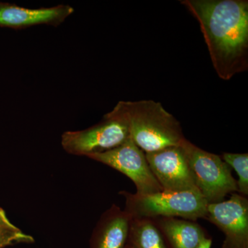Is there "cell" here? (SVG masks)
Instances as JSON below:
<instances>
[{"mask_svg":"<svg viewBox=\"0 0 248 248\" xmlns=\"http://www.w3.org/2000/svg\"><path fill=\"white\" fill-rule=\"evenodd\" d=\"M186 148L197 190L208 203L221 202L228 194L238 191L231 168L221 157L189 141Z\"/></svg>","mask_w":248,"mask_h":248,"instance_id":"5","label":"cell"},{"mask_svg":"<svg viewBox=\"0 0 248 248\" xmlns=\"http://www.w3.org/2000/svg\"><path fill=\"white\" fill-rule=\"evenodd\" d=\"M222 159L237 173L238 191L246 197L248 195V154L223 153Z\"/></svg>","mask_w":248,"mask_h":248,"instance_id":"13","label":"cell"},{"mask_svg":"<svg viewBox=\"0 0 248 248\" xmlns=\"http://www.w3.org/2000/svg\"><path fill=\"white\" fill-rule=\"evenodd\" d=\"M122 102L128 117L130 138L145 153L181 146L186 141L180 123L161 103Z\"/></svg>","mask_w":248,"mask_h":248,"instance_id":"2","label":"cell"},{"mask_svg":"<svg viewBox=\"0 0 248 248\" xmlns=\"http://www.w3.org/2000/svg\"><path fill=\"white\" fill-rule=\"evenodd\" d=\"M197 19L217 75L230 80L248 68L247 0H183Z\"/></svg>","mask_w":248,"mask_h":248,"instance_id":"1","label":"cell"},{"mask_svg":"<svg viewBox=\"0 0 248 248\" xmlns=\"http://www.w3.org/2000/svg\"><path fill=\"white\" fill-rule=\"evenodd\" d=\"M87 157L107 165L130 178L136 186L137 194L148 195L163 191L152 172L146 154L131 138L120 146Z\"/></svg>","mask_w":248,"mask_h":248,"instance_id":"6","label":"cell"},{"mask_svg":"<svg viewBox=\"0 0 248 248\" xmlns=\"http://www.w3.org/2000/svg\"><path fill=\"white\" fill-rule=\"evenodd\" d=\"M212 243H213L212 239L206 237L202 241L198 248H211Z\"/></svg>","mask_w":248,"mask_h":248,"instance_id":"16","label":"cell"},{"mask_svg":"<svg viewBox=\"0 0 248 248\" xmlns=\"http://www.w3.org/2000/svg\"><path fill=\"white\" fill-rule=\"evenodd\" d=\"M126 198V210L133 218H173L182 217L195 220L205 218L208 203L198 191H161L148 195L129 194L124 192Z\"/></svg>","mask_w":248,"mask_h":248,"instance_id":"4","label":"cell"},{"mask_svg":"<svg viewBox=\"0 0 248 248\" xmlns=\"http://www.w3.org/2000/svg\"><path fill=\"white\" fill-rule=\"evenodd\" d=\"M205 218L226 235L223 248H248V202L244 196L208 203Z\"/></svg>","mask_w":248,"mask_h":248,"instance_id":"8","label":"cell"},{"mask_svg":"<svg viewBox=\"0 0 248 248\" xmlns=\"http://www.w3.org/2000/svg\"><path fill=\"white\" fill-rule=\"evenodd\" d=\"M35 241L31 235L22 233L14 236H1L0 235V248L6 247L14 244H31Z\"/></svg>","mask_w":248,"mask_h":248,"instance_id":"15","label":"cell"},{"mask_svg":"<svg viewBox=\"0 0 248 248\" xmlns=\"http://www.w3.org/2000/svg\"><path fill=\"white\" fill-rule=\"evenodd\" d=\"M130 138L128 117L121 101L99 124L84 130L63 133L61 143L69 154L89 156L114 149Z\"/></svg>","mask_w":248,"mask_h":248,"instance_id":"3","label":"cell"},{"mask_svg":"<svg viewBox=\"0 0 248 248\" xmlns=\"http://www.w3.org/2000/svg\"><path fill=\"white\" fill-rule=\"evenodd\" d=\"M133 217L112 207L101 218L93 235L91 248H126Z\"/></svg>","mask_w":248,"mask_h":248,"instance_id":"10","label":"cell"},{"mask_svg":"<svg viewBox=\"0 0 248 248\" xmlns=\"http://www.w3.org/2000/svg\"><path fill=\"white\" fill-rule=\"evenodd\" d=\"M126 248H128V247H126Z\"/></svg>","mask_w":248,"mask_h":248,"instance_id":"17","label":"cell"},{"mask_svg":"<svg viewBox=\"0 0 248 248\" xmlns=\"http://www.w3.org/2000/svg\"><path fill=\"white\" fill-rule=\"evenodd\" d=\"M23 233L17 227L9 221L6 213L0 208V235L1 236H14Z\"/></svg>","mask_w":248,"mask_h":248,"instance_id":"14","label":"cell"},{"mask_svg":"<svg viewBox=\"0 0 248 248\" xmlns=\"http://www.w3.org/2000/svg\"><path fill=\"white\" fill-rule=\"evenodd\" d=\"M74 11L73 7L66 4L30 9L0 2V27L22 29L43 24L58 27L74 14Z\"/></svg>","mask_w":248,"mask_h":248,"instance_id":"9","label":"cell"},{"mask_svg":"<svg viewBox=\"0 0 248 248\" xmlns=\"http://www.w3.org/2000/svg\"><path fill=\"white\" fill-rule=\"evenodd\" d=\"M187 141L186 140L181 146L145 153L151 171L163 190L198 191L186 148Z\"/></svg>","mask_w":248,"mask_h":248,"instance_id":"7","label":"cell"},{"mask_svg":"<svg viewBox=\"0 0 248 248\" xmlns=\"http://www.w3.org/2000/svg\"><path fill=\"white\" fill-rule=\"evenodd\" d=\"M128 248H169L159 227L148 218H133L129 231Z\"/></svg>","mask_w":248,"mask_h":248,"instance_id":"12","label":"cell"},{"mask_svg":"<svg viewBox=\"0 0 248 248\" xmlns=\"http://www.w3.org/2000/svg\"><path fill=\"white\" fill-rule=\"evenodd\" d=\"M158 227L170 248H198L207 237L202 227L186 220L163 218Z\"/></svg>","mask_w":248,"mask_h":248,"instance_id":"11","label":"cell"}]
</instances>
